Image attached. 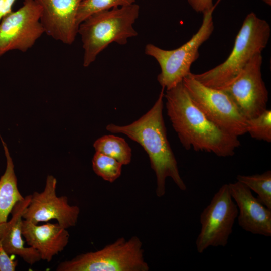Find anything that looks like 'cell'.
<instances>
[{"mask_svg":"<svg viewBox=\"0 0 271 271\" xmlns=\"http://www.w3.org/2000/svg\"><path fill=\"white\" fill-rule=\"evenodd\" d=\"M164 97L167 115L185 149L220 157L234 155L240 146L238 137L211 122L193 103L182 82L166 90Z\"/></svg>","mask_w":271,"mask_h":271,"instance_id":"6da1fadb","label":"cell"},{"mask_svg":"<svg viewBox=\"0 0 271 271\" xmlns=\"http://www.w3.org/2000/svg\"><path fill=\"white\" fill-rule=\"evenodd\" d=\"M164 90L162 88L154 105L138 120L123 126L111 123L106 127L112 133L126 135L143 148L156 175V194L159 197L165 194L168 177L171 178L181 190L185 191L187 188L167 137L163 116Z\"/></svg>","mask_w":271,"mask_h":271,"instance_id":"7a4b0ae2","label":"cell"},{"mask_svg":"<svg viewBox=\"0 0 271 271\" xmlns=\"http://www.w3.org/2000/svg\"><path fill=\"white\" fill-rule=\"evenodd\" d=\"M270 36V27L253 12L248 14L235 38L233 49L225 61L200 74L191 75L202 84L222 90L232 83L256 54L261 53Z\"/></svg>","mask_w":271,"mask_h":271,"instance_id":"3957f363","label":"cell"},{"mask_svg":"<svg viewBox=\"0 0 271 271\" xmlns=\"http://www.w3.org/2000/svg\"><path fill=\"white\" fill-rule=\"evenodd\" d=\"M140 13V6L134 3L95 13L79 26L84 49L83 65L89 66L98 54L113 42L125 45L138 33L133 24Z\"/></svg>","mask_w":271,"mask_h":271,"instance_id":"277c9868","label":"cell"},{"mask_svg":"<svg viewBox=\"0 0 271 271\" xmlns=\"http://www.w3.org/2000/svg\"><path fill=\"white\" fill-rule=\"evenodd\" d=\"M142 242L134 236L118 238L95 251L81 253L60 263L57 271H148Z\"/></svg>","mask_w":271,"mask_h":271,"instance_id":"5b68a950","label":"cell"},{"mask_svg":"<svg viewBox=\"0 0 271 271\" xmlns=\"http://www.w3.org/2000/svg\"><path fill=\"white\" fill-rule=\"evenodd\" d=\"M220 1L203 13V21L199 29L181 46L173 50H165L152 44L146 46L145 53L155 58L160 65L161 72L157 80L162 88L169 90L174 87L191 73V66L199 56V48L214 31L213 12Z\"/></svg>","mask_w":271,"mask_h":271,"instance_id":"8992f818","label":"cell"},{"mask_svg":"<svg viewBox=\"0 0 271 271\" xmlns=\"http://www.w3.org/2000/svg\"><path fill=\"white\" fill-rule=\"evenodd\" d=\"M182 82L195 105L219 128L237 137L247 133V120L225 91L202 84L191 72Z\"/></svg>","mask_w":271,"mask_h":271,"instance_id":"52a82bcc","label":"cell"},{"mask_svg":"<svg viewBox=\"0 0 271 271\" xmlns=\"http://www.w3.org/2000/svg\"><path fill=\"white\" fill-rule=\"evenodd\" d=\"M238 214L228 184H223L200 216V231L196 240L197 251L209 247L225 246Z\"/></svg>","mask_w":271,"mask_h":271,"instance_id":"ba28073f","label":"cell"},{"mask_svg":"<svg viewBox=\"0 0 271 271\" xmlns=\"http://www.w3.org/2000/svg\"><path fill=\"white\" fill-rule=\"evenodd\" d=\"M41 9L35 0H24L19 9L0 21V57L7 52H26L44 33Z\"/></svg>","mask_w":271,"mask_h":271,"instance_id":"9c48e42d","label":"cell"},{"mask_svg":"<svg viewBox=\"0 0 271 271\" xmlns=\"http://www.w3.org/2000/svg\"><path fill=\"white\" fill-rule=\"evenodd\" d=\"M262 64L261 53L256 54L237 78L222 89L247 120L256 117L267 109L268 92L262 77Z\"/></svg>","mask_w":271,"mask_h":271,"instance_id":"30bf717a","label":"cell"},{"mask_svg":"<svg viewBox=\"0 0 271 271\" xmlns=\"http://www.w3.org/2000/svg\"><path fill=\"white\" fill-rule=\"evenodd\" d=\"M56 185V179L48 175L43 191L34 192L31 195L23 219L36 224L55 219L66 229L75 226L80 208L78 206L70 205L67 196H57Z\"/></svg>","mask_w":271,"mask_h":271,"instance_id":"8fae6325","label":"cell"},{"mask_svg":"<svg viewBox=\"0 0 271 271\" xmlns=\"http://www.w3.org/2000/svg\"><path fill=\"white\" fill-rule=\"evenodd\" d=\"M40 6V21L44 32L68 45L75 41L79 25L77 14L84 0H35Z\"/></svg>","mask_w":271,"mask_h":271,"instance_id":"7c38bea8","label":"cell"},{"mask_svg":"<svg viewBox=\"0 0 271 271\" xmlns=\"http://www.w3.org/2000/svg\"><path fill=\"white\" fill-rule=\"evenodd\" d=\"M231 195L238 209V222L247 232L266 237L271 236V209L265 206L251 190L236 181L228 184Z\"/></svg>","mask_w":271,"mask_h":271,"instance_id":"4fadbf2b","label":"cell"},{"mask_svg":"<svg viewBox=\"0 0 271 271\" xmlns=\"http://www.w3.org/2000/svg\"><path fill=\"white\" fill-rule=\"evenodd\" d=\"M22 232L27 245L47 262L64 250L70 237L67 229L58 223L39 225L25 219L22 220Z\"/></svg>","mask_w":271,"mask_h":271,"instance_id":"5bb4252c","label":"cell"},{"mask_svg":"<svg viewBox=\"0 0 271 271\" xmlns=\"http://www.w3.org/2000/svg\"><path fill=\"white\" fill-rule=\"evenodd\" d=\"M30 199L31 195H29L18 202L11 211L12 217L10 220L0 224V240L9 254L18 255L27 263L32 265L41 259L35 249L25 246L23 239V215Z\"/></svg>","mask_w":271,"mask_h":271,"instance_id":"9a60e30c","label":"cell"},{"mask_svg":"<svg viewBox=\"0 0 271 271\" xmlns=\"http://www.w3.org/2000/svg\"><path fill=\"white\" fill-rule=\"evenodd\" d=\"M6 158V168L0 178V224L8 221L15 205L24 197L17 186L14 165L7 145L1 138Z\"/></svg>","mask_w":271,"mask_h":271,"instance_id":"2e32d148","label":"cell"},{"mask_svg":"<svg viewBox=\"0 0 271 271\" xmlns=\"http://www.w3.org/2000/svg\"><path fill=\"white\" fill-rule=\"evenodd\" d=\"M96 152L111 157L122 165L131 160V149L125 139L113 135H106L96 140L93 144Z\"/></svg>","mask_w":271,"mask_h":271,"instance_id":"e0dca14e","label":"cell"},{"mask_svg":"<svg viewBox=\"0 0 271 271\" xmlns=\"http://www.w3.org/2000/svg\"><path fill=\"white\" fill-rule=\"evenodd\" d=\"M237 181L246 186L257 194V198L267 208L271 209V171L252 175H238Z\"/></svg>","mask_w":271,"mask_h":271,"instance_id":"ac0fdd59","label":"cell"},{"mask_svg":"<svg viewBox=\"0 0 271 271\" xmlns=\"http://www.w3.org/2000/svg\"><path fill=\"white\" fill-rule=\"evenodd\" d=\"M92 163L95 173L105 181L112 183L121 175L122 165L111 157L96 152Z\"/></svg>","mask_w":271,"mask_h":271,"instance_id":"d6986e66","label":"cell"},{"mask_svg":"<svg viewBox=\"0 0 271 271\" xmlns=\"http://www.w3.org/2000/svg\"><path fill=\"white\" fill-rule=\"evenodd\" d=\"M136 0H84L78 9L77 22L79 25L88 17L97 12L130 5Z\"/></svg>","mask_w":271,"mask_h":271,"instance_id":"ffe728a7","label":"cell"},{"mask_svg":"<svg viewBox=\"0 0 271 271\" xmlns=\"http://www.w3.org/2000/svg\"><path fill=\"white\" fill-rule=\"evenodd\" d=\"M247 132L257 140L271 142V110L266 109L260 114L247 120Z\"/></svg>","mask_w":271,"mask_h":271,"instance_id":"44dd1931","label":"cell"},{"mask_svg":"<svg viewBox=\"0 0 271 271\" xmlns=\"http://www.w3.org/2000/svg\"><path fill=\"white\" fill-rule=\"evenodd\" d=\"M4 249L0 240V271H14L18 261L11 257Z\"/></svg>","mask_w":271,"mask_h":271,"instance_id":"7402d4cb","label":"cell"},{"mask_svg":"<svg viewBox=\"0 0 271 271\" xmlns=\"http://www.w3.org/2000/svg\"><path fill=\"white\" fill-rule=\"evenodd\" d=\"M191 7L196 12L203 13L211 9L213 0H187Z\"/></svg>","mask_w":271,"mask_h":271,"instance_id":"603a6c76","label":"cell"},{"mask_svg":"<svg viewBox=\"0 0 271 271\" xmlns=\"http://www.w3.org/2000/svg\"><path fill=\"white\" fill-rule=\"evenodd\" d=\"M16 0H0V21L12 11V7Z\"/></svg>","mask_w":271,"mask_h":271,"instance_id":"cb8c5ba5","label":"cell"},{"mask_svg":"<svg viewBox=\"0 0 271 271\" xmlns=\"http://www.w3.org/2000/svg\"><path fill=\"white\" fill-rule=\"evenodd\" d=\"M265 4L270 6L271 5V0H262Z\"/></svg>","mask_w":271,"mask_h":271,"instance_id":"d4e9b609","label":"cell"}]
</instances>
